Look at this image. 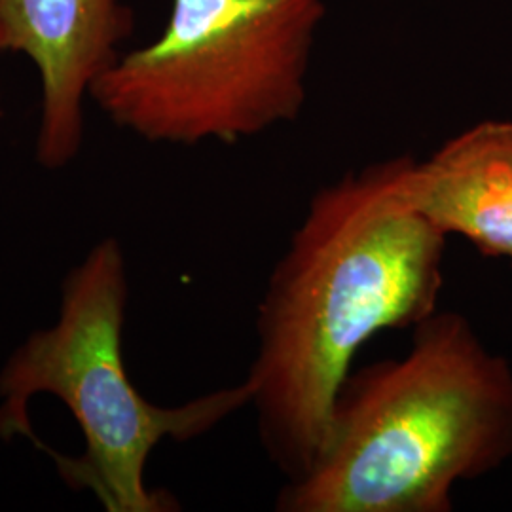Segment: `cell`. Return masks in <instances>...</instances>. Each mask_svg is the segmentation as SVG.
I'll return each instance as SVG.
<instances>
[{
  "mask_svg": "<svg viewBox=\"0 0 512 512\" xmlns=\"http://www.w3.org/2000/svg\"><path fill=\"white\" fill-rule=\"evenodd\" d=\"M412 329L404 357L349 372L323 456L277 511L448 512L456 484L512 458L509 361L456 311Z\"/></svg>",
  "mask_w": 512,
  "mask_h": 512,
  "instance_id": "7a4b0ae2",
  "label": "cell"
},
{
  "mask_svg": "<svg viewBox=\"0 0 512 512\" xmlns=\"http://www.w3.org/2000/svg\"><path fill=\"white\" fill-rule=\"evenodd\" d=\"M323 0H173L162 35L118 55L90 97L148 143H236L304 109Z\"/></svg>",
  "mask_w": 512,
  "mask_h": 512,
  "instance_id": "277c9868",
  "label": "cell"
},
{
  "mask_svg": "<svg viewBox=\"0 0 512 512\" xmlns=\"http://www.w3.org/2000/svg\"><path fill=\"white\" fill-rule=\"evenodd\" d=\"M406 196L444 236L459 234L482 255L512 258V120L480 122L429 160H414Z\"/></svg>",
  "mask_w": 512,
  "mask_h": 512,
  "instance_id": "8992f818",
  "label": "cell"
},
{
  "mask_svg": "<svg viewBox=\"0 0 512 512\" xmlns=\"http://www.w3.org/2000/svg\"><path fill=\"white\" fill-rule=\"evenodd\" d=\"M2 52H6V40H4L2 29H0V54H2ZM0 114H2V110H0Z\"/></svg>",
  "mask_w": 512,
  "mask_h": 512,
  "instance_id": "52a82bcc",
  "label": "cell"
},
{
  "mask_svg": "<svg viewBox=\"0 0 512 512\" xmlns=\"http://www.w3.org/2000/svg\"><path fill=\"white\" fill-rule=\"evenodd\" d=\"M128 296L124 249L103 238L65 275L54 323L31 332L0 368V439L37 442L69 488L92 492L105 511H175L148 490L150 454L251 406V389L241 382L181 406L150 403L124 363Z\"/></svg>",
  "mask_w": 512,
  "mask_h": 512,
  "instance_id": "3957f363",
  "label": "cell"
},
{
  "mask_svg": "<svg viewBox=\"0 0 512 512\" xmlns=\"http://www.w3.org/2000/svg\"><path fill=\"white\" fill-rule=\"evenodd\" d=\"M133 16L120 0H0L6 50L27 55L40 78L38 164L63 169L84 141V99L114 63Z\"/></svg>",
  "mask_w": 512,
  "mask_h": 512,
  "instance_id": "5b68a950",
  "label": "cell"
},
{
  "mask_svg": "<svg viewBox=\"0 0 512 512\" xmlns=\"http://www.w3.org/2000/svg\"><path fill=\"white\" fill-rule=\"evenodd\" d=\"M412 162L391 158L319 188L258 304L243 382L262 446L287 482L323 456L361 346L439 310L448 236L408 202Z\"/></svg>",
  "mask_w": 512,
  "mask_h": 512,
  "instance_id": "6da1fadb",
  "label": "cell"
},
{
  "mask_svg": "<svg viewBox=\"0 0 512 512\" xmlns=\"http://www.w3.org/2000/svg\"><path fill=\"white\" fill-rule=\"evenodd\" d=\"M511 262H512V258H511Z\"/></svg>",
  "mask_w": 512,
  "mask_h": 512,
  "instance_id": "ba28073f",
  "label": "cell"
}]
</instances>
